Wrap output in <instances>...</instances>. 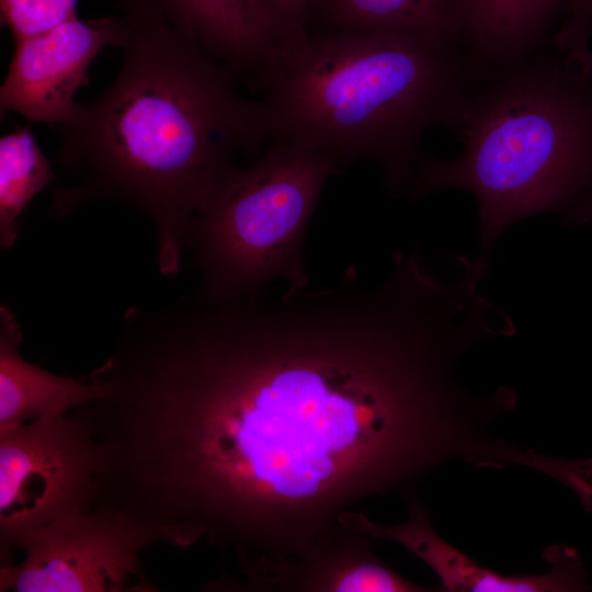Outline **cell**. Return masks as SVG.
<instances>
[{"instance_id": "cell-1", "label": "cell", "mask_w": 592, "mask_h": 592, "mask_svg": "<svg viewBox=\"0 0 592 592\" xmlns=\"http://www.w3.org/2000/svg\"><path fill=\"white\" fill-rule=\"evenodd\" d=\"M267 287L129 308L89 410L105 502L172 545L234 553L235 588L260 592L350 504L478 466L490 421L458 375L469 332L414 266Z\"/></svg>"}, {"instance_id": "cell-2", "label": "cell", "mask_w": 592, "mask_h": 592, "mask_svg": "<svg viewBox=\"0 0 592 592\" xmlns=\"http://www.w3.org/2000/svg\"><path fill=\"white\" fill-rule=\"evenodd\" d=\"M124 23L121 69L61 123L55 162L66 177L49 212L96 202L132 207L155 228L161 274L175 275L192 219L240 153L271 138L266 105L152 0H115Z\"/></svg>"}, {"instance_id": "cell-3", "label": "cell", "mask_w": 592, "mask_h": 592, "mask_svg": "<svg viewBox=\"0 0 592 592\" xmlns=\"http://www.w3.org/2000/svg\"><path fill=\"white\" fill-rule=\"evenodd\" d=\"M482 76L464 46L391 31L309 34L263 89L271 138L314 148L338 172L372 160L386 187L407 195L422 135L454 128Z\"/></svg>"}, {"instance_id": "cell-4", "label": "cell", "mask_w": 592, "mask_h": 592, "mask_svg": "<svg viewBox=\"0 0 592 592\" xmlns=\"http://www.w3.org/2000/svg\"><path fill=\"white\" fill-rule=\"evenodd\" d=\"M455 159L422 156L408 196L463 189L477 201L487 271L500 235L523 218L592 220V77L550 44L523 64L485 75L453 128Z\"/></svg>"}, {"instance_id": "cell-5", "label": "cell", "mask_w": 592, "mask_h": 592, "mask_svg": "<svg viewBox=\"0 0 592 592\" xmlns=\"http://www.w3.org/2000/svg\"><path fill=\"white\" fill-rule=\"evenodd\" d=\"M248 167L236 166L192 219L187 250L212 299L254 294L281 281L308 284L303 242L332 160L304 144L271 138Z\"/></svg>"}, {"instance_id": "cell-6", "label": "cell", "mask_w": 592, "mask_h": 592, "mask_svg": "<svg viewBox=\"0 0 592 592\" xmlns=\"http://www.w3.org/2000/svg\"><path fill=\"white\" fill-rule=\"evenodd\" d=\"M101 466L100 446L70 412L0 433L1 560L37 528L90 511Z\"/></svg>"}, {"instance_id": "cell-7", "label": "cell", "mask_w": 592, "mask_h": 592, "mask_svg": "<svg viewBox=\"0 0 592 592\" xmlns=\"http://www.w3.org/2000/svg\"><path fill=\"white\" fill-rule=\"evenodd\" d=\"M152 527L105 508L60 517L31 533L25 558L2 565L0 590L16 592L153 591L139 562L160 542Z\"/></svg>"}, {"instance_id": "cell-8", "label": "cell", "mask_w": 592, "mask_h": 592, "mask_svg": "<svg viewBox=\"0 0 592 592\" xmlns=\"http://www.w3.org/2000/svg\"><path fill=\"white\" fill-rule=\"evenodd\" d=\"M123 33L116 13L89 21L76 18L15 41L0 88L1 116L13 112L29 122L59 126L71 115L93 60L107 46L119 48Z\"/></svg>"}, {"instance_id": "cell-9", "label": "cell", "mask_w": 592, "mask_h": 592, "mask_svg": "<svg viewBox=\"0 0 592 592\" xmlns=\"http://www.w3.org/2000/svg\"><path fill=\"white\" fill-rule=\"evenodd\" d=\"M409 517L396 526H383L364 513L343 511L338 523L369 538L387 539L406 548L425 562L451 592H577L587 591L588 571L578 551L567 545H553L542 556L549 566L538 574H502L482 567L444 540L434 531L429 512L411 492L403 493Z\"/></svg>"}, {"instance_id": "cell-10", "label": "cell", "mask_w": 592, "mask_h": 592, "mask_svg": "<svg viewBox=\"0 0 592 592\" xmlns=\"http://www.w3.org/2000/svg\"><path fill=\"white\" fill-rule=\"evenodd\" d=\"M240 84L263 91L287 47L259 0H152Z\"/></svg>"}, {"instance_id": "cell-11", "label": "cell", "mask_w": 592, "mask_h": 592, "mask_svg": "<svg viewBox=\"0 0 592 592\" xmlns=\"http://www.w3.org/2000/svg\"><path fill=\"white\" fill-rule=\"evenodd\" d=\"M466 47L485 73L516 67L547 47L566 0H451Z\"/></svg>"}, {"instance_id": "cell-12", "label": "cell", "mask_w": 592, "mask_h": 592, "mask_svg": "<svg viewBox=\"0 0 592 592\" xmlns=\"http://www.w3.org/2000/svg\"><path fill=\"white\" fill-rule=\"evenodd\" d=\"M22 329L14 312L0 308V433L45 417H58L105 396L104 386L53 374L19 352Z\"/></svg>"}, {"instance_id": "cell-13", "label": "cell", "mask_w": 592, "mask_h": 592, "mask_svg": "<svg viewBox=\"0 0 592 592\" xmlns=\"http://www.w3.org/2000/svg\"><path fill=\"white\" fill-rule=\"evenodd\" d=\"M368 536L338 527L309 554L288 566L274 591L295 592H426L398 574L373 551Z\"/></svg>"}, {"instance_id": "cell-14", "label": "cell", "mask_w": 592, "mask_h": 592, "mask_svg": "<svg viewBox=\"0 0 592 592\" xmlns=\"http://www.w3.org/2000/svg\"><path fill=\"white\" fill-rule=\"evenodd\" d=\"M316 9L332 31L401 32L466 47L451 0H318Z\"/></svg>"}, {"instance_id": "cell-15", "label": "cell", "mask_w": 592, "mask_h": 592, "mask_svg": "<svg viewBox=\"0 0 592 592\" xmlns=\"http://www.w3.org/2000/svg\"><path fill=\"white\" fill-rule=\"evenodd\" d=\"M52 162L30 127L0 138V246H14L29 203L54 181Z\"/></svg>"}, {"instance_id": "cell-16", "label": "cell", "mask_w": 592, "mask_h": 592, "mask_svg": "<svg viewBox=\"0 0 592 592\" xmlns=\"http://www.w3.org/2000/svg\"><path fill=\"white\" fill-rule=\"evenodd\" d=\"M77 3L78 0H0L1 21L15 42L78 18Z\"/></svg>"}, {"instance_id": "cell-17", "label": "cell", "mask_w": 592, "mask_h": 592, "mask_svg": "<svg viewBox=\"0 0 592 592\" xmlns=\"http://www.w3.org/2000/svg\"><path fill=\"white\" fill-rule=\"evenodd\" d=\"M592 0H566L562 22L550 46L584 76L592 77Z\"/></svg>"}, {"instance_id": "cell-18", "label": "cell", "mask_w": 592, "mask_h": 592, "mask_svg": "<svg viewBox=\"0 0 592 592\" xmlns=\"http://www.w3.org/2000/svg\"><path fill=\"white\" fill-rule=\"evenodd\" d=\"M275 22L287 50L308 36L307 24L318 0H259Z\"/></svg>"}]
</instances>
